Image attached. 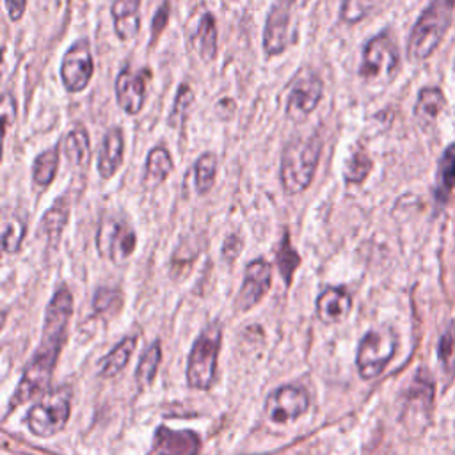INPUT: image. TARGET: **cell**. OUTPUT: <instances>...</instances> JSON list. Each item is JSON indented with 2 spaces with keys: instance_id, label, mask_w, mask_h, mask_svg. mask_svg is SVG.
I'll list each match as a JSON object with an SVG mask.
<instances>
[{
  "instance_id": "6da1fadb",
  "label": "cell",
  "mask_w": 455,
  "mask_h": 455,
  "mask_svg": "<svg viewBox=\"0 0 455 455\" xmlns=\"http://www.w3.org/2000/svg\"><path fill=\"white\" fill-rule=\"evenodd\" d=\"M71 311H73L71 293L68 291V288L57 290L46 306L41 343L34 352V357L30 359V363L25 366L20 386L12 395L11 407H16L27 402L28 398L36 396L48 386L53 366L57 363L59 350L66 336Z\"/></svg>"
},
{
  "instance_id": "7a4b0ae2",
  "label": "cell",
  "mask_w": 455,
  "mask_h": 455,
  "mask_svg": "<svg viewBox=\"0 0 455 455\" xmlns=\"http://www.w3.org/2000/svg\"><path fill=\"white\" fill-rule=\"evenodd\" d=\"M322 155V139L318 135L295 137L283 148L279 178L286 194L304 192L315 176Z\"/></svg>"
},
{
  "instance_id": "3957f363",
  "label": "cell",
  "mask_w": 455,
  "mask_h": 455,
  "mask_svg": "<svg viewBox=\"0 0 455 455\" xmlns=\"http://www.w3.org/2000/svg\"><path fill=\"white\" fill-rule=\"evenodd\" d=\"M455 0H432L414 23L407 44L409 59L421 62L441 44L453 18Z\"/></svg>"
},
{
  "instance_id": "277c9868",
  "label": "cell",
  "mask_w": 455,
  "mask_h": 455,
  "mask_svg": "<svg viewBox=\"0 0 455 455\" xmlns=\"http://www.w3.org/2000/svg\"><path fill=\"white\" fill-rule=\"evenodd\" d=\"M220 347V327L217 323L206 327L196 339L187 364L188 384L196 389H208L215 377L217 354Z\"/></svg>"
},
{
  "instance_id": "5b68a950",
  "label": "cell",
  "mask_w": 455,
  "mask_h": 455,
  "mask_svg": "<svg viewBox=\"0 0 455 455\" xmlns=\"http://www.w3.org/2000/svg\"><path fill=\"white\" fill-rule=\"evenodd\" d=\"M396 334L391 329L368 331L357 347V370L363 379H375L396 352Z\"/></svg>"
},
{
  "instance_id": "8992f818",
  "label": "cell",
  "mask_w": 455,
  "mask_h": 455,
  "mask_svg": "<svg viewBox=\"0 0 455 455\" xmlns=\"http://www.w3.org/2000/svg\"><path fill=\"white\" fill-rule=\"evenodd\" d=\"M69 418V391L66 387L46 393L36 402L28 414L27 425L34 435L50 437L62 430Z\"/></svg>"
},
{
  "instance_id": "52a82bcc",
  "label": "cell",
  "mask_w": 455,
  "mask_h": 455,
  "mask_svg": "<svg viewBox=\"0 0 455 455\" xmlns=\"http://www.w3.org/2000/svg\"><path fill=\"white\" fill-rule=\"evenodd\" d=\"M400 64V55L389 34L380 32L371 37L363 48V60L359 75L364 80L391 78Z\"/></svg>"
},
{
  "instance_id": "ba28073f",
  "label": "cell",
  "mask_w": 455,
  "mask_h": 455,
  "mask_svg": "<svg viewBox=\"0 0 455 455\" xmlns=\"http://www.w3.org/2000/svg\"><path fill=\"white\" fill-rule=\"evenodd\" d=\"M137 243L133 229L119 219H105L96 231V249L101 258L123 263L133 252Z\"/></svg>"
},
{
  "instance_id": "9c48e42d",
  "label": "cell",
  "mask_w": 455,
  "mask_h": 455,
  "mask_svg": "<svg viewBox=\"0 0 455 455\" xmlns=\"http://www.w3.org/2000/svg\"><path fill=\"white\" fill-rule=\"evenodd\" d=\"M323 96V82L318 73L311 69H302L288 92L286 116L293 121L306 119L320 103Z\"/></svg>"
},
{
  "instance_id": "30bf717a",
  "label": "cell",
  "mask_w": 455,
  "mask_h": 455,
  "mask_svg": "<svg viewBox=\"0 0 455 455\" xmlns=\"http://www.w3.org/2000/svg\"><path fill=\"white\" fill-rule=\"evenodd\" d=\"M94 73L91 46L87 39L75 41L64 53L60 62V80L68 92L84 91Z\"/></svg>"
},
{
  "instance_id": "8fae6325",
  "label": "cell",
  "mask_w": 455,
  "mask_h": 455,
  "mask_svg": "<svg viewBox=\"0 0 455 455\" xmlns=\"http://www.w3.org/2000/svg\"><path fill=\"white\" fill-rule=\"evenodd\" d=\"M151 73L148 69L132 71L130 68L121 69L116 78V100L117 105L130 116H135L142 110L146 101V91Z\"/></svg>"
},
{
  "instance_id": "7c38bea8",
  "label": "cell",
  "mask_w": 455,
  "mask_h": 455,
  "mask_svg": "<svg viewBox=\"0 0 455 455\" xmlns=\"http://www.w3.org/2000/svg\"><path fill=\"white\" fill-rule=\"evenodd\" d=\"M309 407L307 393L299 386H281L267 398L265 411L275 423H284L299 418Z\"/></svg>"
},
{
  "instance_id": "4fadbf2b",
  "label": "cell",
  "mask_w": 455,
  "mask_h": 455,
  "mask_svg": "<svg viewBox=\"0 0 455 455\" xmlns=\"http://www.w3.org/2000/svg\"><path fill=\"white\" fill-rule=\"evenodd\" d=\"M270 283H272L270 265L263 258L249 261L245 267L242 288L238 291L236 307L242 311L251 309L268 291Z\"/></svg>"
},
{
  "instance_id": "5bb4252c",
  "label": "cell",
  "mask_w": 455,
  "mask_h": 455,
  "mask_svg": "<svg viewBox=\"0 0 455 455\" xmlns=\"http://www.w3.org/2000/svg\"><path fill=\"white\" fill-rule=\"evenodd\" d=\"M291 41V12L270 5L263 27V50L267 55H279Z\"/></svg>"
},
{
  "instance_id": "9a60e30c",
  "label": "cell",
  "mask_w": 455,
  "mask_h": 455,
  "mask_svg": "<svg viewBox=\"0 0 455 455\" xmlns=\"http://www.w3.org/2000/svg\"><path fill=\"white\" fill-rule=\"evenodd\" d=\"M199 437L192 430H171L160 427L155 434L151 455H197Z\"/></svg>"
},
{
  "instance_id": "2e32d148",
  "label": "cell",
  "mask_w": 455,
  "mask_h": 455,
  "mask_svg": "<svg viewBox=\"0 0 455 455\" xmlns=\"http://www.w3.org/2000/svg\"><path fill=\"white\" fill-rule=\"evenodd\" d=\"M124 139L121 128H110L100 144L98 151V174L103 180L112 178L123 164Z\"/></svg>"
},
{
  "instance_id": "e0dca14e",
  "label": "cell",
  "mask_w": 455,
  "mask_h": 455,
  "mask_svg": "<svg viewBox=\"0 0 455 455\" xmlns=\"http://www.w3.org/2000/svg\"><path fill=\"white\" fill-rule=\"evenodd\" d=\"M352 307L350 293L341 286L325 288L316 299V315L323 323H336L343 320Z\"/></svg>"
},
{
  "instance_id": "ac0fdd59",
  "label": "cell",
  "mask_w": 455,
  "mask_h": 455,
  "mask_svg": "<svg viewBox=\"0 0 455 455\" xmlns=\"http://www.w3.org/2000/svg\"><path fill=\"white\" fill-rule=\"evenodd\" d=\"M140 2L142 0H114L110 14L114 20V32L121 41L132 39L140 28Z\"/></svg>"
},
{
  "instance_id": "d6986e66",
  "label": "cell",
  "mask_w": 455,
  "mask_h": 455,
  "mask_svg": "<svg viewBox=\"0 0 455 455\" xmlns=\"http://www.w3.org/2000/svg\"><path fill=\"white\" fill-rule=\"evenodd\" d=\"M446 107V98L439 87H423L418 92L414 116L421 126H430L435 123L439 114Z\"/></svg>"
},
{
  "instance_id": "ffe728a7",
  "label": "cell",
  "mask_w": 455,
  "mask_h": 455,
  "mask_svg": "<svg viewBox=\"0 0 455 455\" xmlns=\"http://www.w3.org/2000/svg\"><path fill=\"white\" fill-rule=\"evenodd\" d=\"M455 192V144H450L439 158L434 196L439 204L446 203Z\"/></svg>"
},
{
  "instance_id": "44dd1931",
  "label": "cell",
  "mask_w": 455,
  "mask_h": 455,
  "mask_svg": "<svg viewBox=\"0 0 455 455\" xmlns=\"http://www.w3.org/2000/svg\"><path fill=\"white\" fill-rule=\"evenodd\" d=\"M172 171V158L164 146H156L148 153L144 167V185L153 188L158 187Z\"/></svg>"
},
{
  "instance_id": "7402d4cb",
  "label": "cell",
  "mask_w": 455,
  "mask_h": 455,
  "mask_svg": "<svg viewBox=\"0 0 455 455\" xmlns=\"http://www.w3.org/2000/svg\"><path fill=\"white\" fill-rule=\"evenodd\" d=\"M64 155L68 162L75 167L87 165L91 158V140L87 130L80 124L71 128L64 139Z\"/></svg>"
},
{
  "instance_id": "603a6c76",
  "label": "cell",
  "mask_w": 455,
  "mask_h": 455,
  "mask_svg": "<svg viewBox=\"0 0 455 455\" xmlns=\"http://www.w3.org/2000/svg\"><path fill=\"white\" fill-rule=\"evenodd\" d=\"M68 217H69V208L64 201H55L44 213L41 219V231L46 235L48 243L55 245L59 243V238L62 235V229L68 224Z\"/></svg>"
},
{
  "instance_id": "cb8c5ba5",
  "label": "cell",
  "mask_w": 455,
  "mask_h": 455,
  "mask_svg": "<svg viewBox=\"0 0 455 455\" xmlns=\"http://www.w3.org/2000/svg\"><path fill=\"white\" fill-rule=\"evenodd\" d=\"M59 169V148L53 146L39 153L32 164V181L37 188H46Z\"/></svg>"
},
{
  "instance_id": "d4e9b609",
  "label": "cell",
  "mask_w": 455,
  "mask_h": 455,
  "mask_svg": "<svg viewBox=\"0 0 455 455\" xmlns=\"http://www.w3.org/2000/svg\"><path fill=\"white\" fill-rule=\"evenodd\" d=\"M197 48H199V55L204 62L213 60V57L217 53V25H215V18L210 12L203 14L199 20Z\"/></svg>"
},
{
  "instance_id": "484cf974",
  "label": "cell",
  "mask_w": 455,
  "mask_h": 455,
  "mask_svg": "<svg viewBox=\"0 0 455 455\" xmlns=\"http://www.w3.org/2000/svg\"><path fill=\"white\" fill-rule=\"evenodd\" d=\"M135 348V338H124L123 341H119V345H116L108 355L101 361V375L103 377H114L117 375L128 363L132 352Z\"/></svg>"
},
{
  "instance_id": "4316f807",
  "label": "cell",
  "mask_w": 455,
  "mask_h": 455,
  "mask_svg": "<svg viewBox=\"0 0 455 455\" xmlns=\"http://www.w3.org/2000/svg\"><path fill=\"white\" fill-rule=\"evenodd\" d=\"M217 156L213 153H203L194 164V181L199 194H208L215 183Z\"/></svg>"
},
{
  "instance_id": "83f0119b",
  "label": "cell",
  "mask_w": 455,
  "mask_h": 455,
  "mask_svg": "<svg viewBox=\"0 0 455 455\" xmlns=\"http://www.w3.org/2000/svg\"><path fill=\"white\" fill-rule=\"evenodd\" d=\"M275 261H277V267H279V272L283 275V279L286 283L291 281V275L295 272V268L299 267L300 263V256L299 252L291 247L290 243V236L288 233L283 235L279 245H277V251H275Z\"/></svg>"
},
{
  "instance_id": "f1b7e54d",
  "label": "cell",
  "mask_w": 455,
  "mask_h": 455,
  "mask_svg": "<svg viewBox=\"0 0 455 455\" xmlns=\"http://www.w3.org/2000/svg\"><path fill=\"white\" fill-rule=\"evenodd\" d=\"M371 167V158L363 149H357L348 156L343 169V178L347 183H361L366 180Z\"/></svg>"
},
{
  "instance_id": "f546056e",
  "label": "cell",
  "mask_w": 455,
  "mask_h": 455,
  "mask_svg": "<svg viewBox=\"0 0 455 455\" xmlns=\"http://www.w3.org/2000/svg\"><path fill=\"white\" fill-rule=\"evenodd\" d=\"M160 355H162V350H160V343H158V341L151 343V345L148 347V350L144 352L142 359L139 361L137 373H135L137 382H139L140 386H146V384H149V382L155 379L156 368H158V364H160Z\"/></svg>"
},
{
  "instance_id": "4dcf8cb0",
  "label": "cell",
  "mask_w": 455,
  "mask_h": 455,
  "mask_svg": "<svg viewBox=\"0 0 455 455\" xmlns=\"http://www.w3.org/2000/svg\"><path fill=\"white\" fill-rule=\"evenodd\" d=\"M192 100H194V92H192L190 85L188 84H181L178 87L172 108L169 112V124L171 126H176V128L183 126L187 112H188V107L192 105Z\"/></svg>"
},
{
  "instance_id": "1f68e13d",
  "label": "cell",
  "mask_w": 455,
  "mask_h": 455,
  "mask_svg": "<svg viewBox=\"0 0 455 455\" xmlns=\"http://www.w3.org/2000/svg\"><path fill=\"white\" fill-rule=\"evenodd\" d=\"M27 233V224L18 219L11 217L4 222V231H2V245L5 252H16L20 251V245L23 242V236Z\"/></svg>"
},
{
  "instance_id": "d6a6232c",
  "label": "cell",
  "mask_w": 455,
  "mask_h": 455,
  "mask_svg": "<svg viewBox=\"0 0 455 455\" xmlns=\"http://www.w3.org/2000/svg\"><path fill=\"white\" fill-rule=\"evenodd\" d=\"M437 359L444 373H455V332L446 331L437 345Z\"/></svg>"
},
{
  "instance_id": "836d02e7",
  "label": "cell",
  "mask_w": 455,
  "mask_h": 455,
  "mask_svg": "<svg viewBox=\"0 0 455 455\" xmlns=\"http://www.w3.org/2000/svg\"><path fill=\"white\" fill-rule=\"evenodd\" d=\"M371 11V0H343L339 7V20L345 23H357Z\"/></svg>"
},
{
  "instance_id": "e575fe53",
  "label": "cell",
  "mask_w": 455,
  "mask_h": 455,
  "mask_svg": "<svg viewBox=\"0 0 455 455\" xmlns=\"http://www.w3.org/2000/svg\"><path fill=\"white\" fill-rule=\"evenodd\" d=\"M119 304H121V293L112 288H100L92 299V307L96 313L110 311L114 309V306H119Z\"/></svg>"
},
{
  "instance_id": "d590c367",
  "label": "cell",
  "mask_w": 455,
  "mask_h": 455,
  "mask_svg": "<svg viewBox=\"0 0 455 455\" xmlns=\"http://www.w3.org/2000/svg\"><path fill=\"white\" fill-rule=\"evenodd\" d=\"M169 12H171V7H169V2L165 0V2L158 7V11L155 12V16H153V23H151V37H153V41L162 34L164 27H165V23H167V20H169Z\"/></svg>"
},
{
  "instance_id": "8d00e7d4",
  "label": "cell",
  "mask_w": 455,
  "mask_h": 455,
  "mask_svg": "<svg viewBox=\"0 0 455 455\" xmlns=\"http://www.w3.org/2000/svg\"><path fill=\"white\" fill-rule=\"evenodd\" d=\"M240 249H242V238L238 235H235V233L229 235L224 240V243H222V256H224V259L233 261L238 256Z\"/></svg>"
},
{
  "instance_id": "74e56055",
  "label": "cell",
  "mask_w": 455,
  "mask_h": 455,
  "mask_svg": "<svg viewBox=\"0 0 455 455\" xmlns=\"http://www.w3.org/2000/svg\"><path fill=\"white\" fill-rule=\"evenodd\" d=\"M14 100L9 92H4V98H2V121H4V132H7V126L11 121H14V116H16V108H14Z\"/></svg>"
},
{
  "instance_id": "f35d334b",
  "label": "cell",
  "mask_w": 455,
  "mask_h": 455,
  "mask_svg": "<svg viewBox=\"0 0 455 455\" xmlns=\"http://www.w3.org/2000/svg\"><path fill=\"white\" fill-rule=\"evenodd\" d=\"M4 4H5L11 21H18L23 16L25 7H27V0H4Z\"/></svg>"
},
{
  "instance_id": "ab89813d",
  "label": "cell",
  "mask_w": 455,
  "mask_h": 455,
  "mask_svg": "<svg viewBox=\"0 0 455 455\" xmlns=\"http://www.w3.org/2000/svg\"><path fill=\"white\" fill-rule=\"evenodd\" d=\"M306 2H307V0H274L272 5L281 7V9L288 11V12H291L295 7H302Z\"/></svg>"
}]
</instances>
